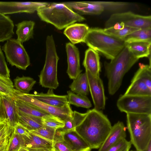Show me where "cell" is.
Here are the masks:
<instances>
[{
    "label": "cell",
    "mask_w": 151,
    "mask_h": 151,
    "mask_svg": "<svg viewBox=\"0 0 151 151\" xmlns=\"http://www.w3.org/2000/svg\"><path fill=\"white\" fill-rule=\"evenodd\" d=\"M13 21L8 16L0 13V42L11 38L14 34Z\"/></svg>",
    "instance_id": "obj_25"
},
{
    "label": "cell",
    "mask_w": 151,
    "mask_h": 151,
    "mask_svg": "<svg viewBox=\"0 0 151 151\" xmlns=\"http://www.w3.org/2000/svg\"><path fill=\"white\" fill-rule=\"evenodd\" d=\"M116 24L139 29L151 28V16L135 14L131 12L113 14L106 22L105 28Z\"/></svg>",
    "instance_id": "obj_9"
},
{
    "label": "cell",
    "mask_w": 151,
    "mask_h": 151,
    "mask_svg": "<svg viewBox=\"0 0 151 151\" xmlns=\"http://www.w3.org/2000/svg\"><path fill=\"white\" fill-rule=\"evenodd\" d=\"M151 42H140L125 44L132 55L139 59L143 57H148L151 54Z\"/></svg>",
    "instance_id": "obj_24"
},
{
    "label": "cell",
    "mask_w": 151,
    "mask_h": 151,
    "mask_svg": "<svg viewBox=\"0 0 151 151\" xmlns=\"http://www.w3.org/2000/svg\"><path fill=\"white\" fill-rule=\"evenodd\" d=\"M68 68L67 70L69 78L74 80L81 73L79 52L78 48L70 42L65 45Z\"/></svg>",
    "instance_id": "obj_14"
},
{
    "label": "cell",
    "mask_w": 151,
    "mask_h": 151,
    "mask_svg": "<svg viewBox=\"0 0 151 151\" xmlns=\"http://www.w3.org/2000/svg\"><path fill=\"white\" fill-rule=\"evenodd\" d=\"M125 95L151 96V90L139 77L134 75Z\"/></svg>",
    "instance_id": "obj_22"
},
{
    "label": "cell",
    "mask_w": 151,
    "mask_h": 151,
    "mask_svg": "<svg viewBox=\"0 0 151 151\" xmlns=\"http://www.w3.org/2000/svg\"><path fill=\"white\" fill-rule=\"evenodd\" d=\"M37 11L41 20L52 24L59 30L85 20L84 17L74 12L63 2L50 4Z\"/></svg>",
    "instance_id": "obj_4"
},
{
    "label": "cell",
    "mask_w": 151,
    "mask_h": 151,
    "mask_svg": "<svg viewBox=\"0 0 151 151\" xmlns=\"http://www.w3.org/2000/svg\"><path fill=\"white\" fill-rule=\"evenodd\" d=\"M14 81L15 89L24 94H29L36 83V81L32 78L23 76L17 77Z\"/></svg>",
    "instance_id": "obj_30"
},
{
    "label": "cell",
    "mask_w": 151,
    "mask_h": 151,
    "mask_svg": "<svg viewBox=\"0 0 151 151\" xmlns=\"http://www.w3.org/2000/svg\"><path fill=\"white\" fill-rule=\"evenodd\" d=\"M132 144L130 141L123 139L110 147L107 151H122L128 148H131Z\"/></svg>",
    "instance_id": "obj_41"
},
{
    "label": "cell",
    "mask_w": 151,
    "mask_h": 151,
    "mask_svg": "<svg viewBox=\"0 0 151 151\" xmlns=\"http://www.w3.org/2000/svg\"><path fill=\"white\" fill-rule=\"evenodd\" d=\"M29 132L53 142L62 137L60 131L58 129H56L44 126Z\"/></svg>",
    "instance_id": "obj_31"
},
{
    "label": "cell",
    "mask_w": 151,
    "mask_h": 151,
    "mask_svg": "<svg viewBox=\"0 0 151 151\" xmlns=\"http://www.w3.org/2000/svg\"><path fill=\"white\" fill-rule=\"evenodd\" d=\"M139 68L135 75L141 78L151 90V68L149 65L139 63Z\"/></svg>",
    "instance_id": "obj_35"
},
{
    "label": "cell",
    "mask_w": 151,
    "mask_h": 151,
    "mask_svg": "<svg viewBox=\"0 0 151 151\" xmlns=\"http://www.w3.org/2000/svg\"><path fill=\"white\" fill-rule=\"evenodd\" d=\"M45 64L39 76V83L42 87L55 89L59 86L57 78V66L59 59L52 35L47 36Z\"/></svg>",
    "instance_id": "obj_6"
},
{
    "label": "cell",
    "mask_w": 151,
    "mask_h": 151,
    "mask_svg": "<svg viewBox=\"0 0 151 151\" xmlns=\"http://www.w3.org/2000/svg\"></svg>",
    "instance_id": "obj_52"
},
{
    "label": "cell",
    "mask_w": 151,
    "mask_h": 151,
    "mask_svg": "<svg viewBox=\"0 0 151 151\" xmlns=\"http://www.w3.org/2000/svg\"><path fill=\"white\" fill-rule=\"evenodd\" d=\"M68 101L69 104L89 109L92 106L91 103L86 96L76 94L70 91H67Z\"/></svg>",
    "instance_id": "obj_33"
},
{
    "label": "cell",
    "mask_w": 151,
    "mask_h": 151,
    "mask_svg": "<svg viewBox=\"0 0 151 151\" xmlns=\"http://www.w3.org/2000/svg\"><path fill=\"white\" fill-rule=\"evenodd\" d=\"M83 65L85 70L88 71L93 76H100L101 65L98 52L90 48L88 49L85 52Z\"/></svg>",
    "instance_id": "obj_21"
},
{
    "label": "cell",
    "mask_w": 151,
    "mask_h": 151,
    "mask_svg": "<svg viewBox=\"0 0 151 151\" xmlns=\"http://www.w3.org/2000/svg\"><path fill=\"white\" fill-rule=\"evenodd\" d=\"M143 151H151V141H150L146 148Z\"/></svg>",
    "instance_id": "obj_46"
},
{
    "label": "cell",
    "mask_w": 151,
    "mask_h": 151,
    "mask_svg": "<svg viewBox=\"0 0 151 151\" xmlns=\"http://www.w3.org/2000/svg\"><path fill=\"white\" fill-rule=\"evenodd\" d=\"M13 132L16 134L23 137H28L29 134V132L19 122L14 127Z\"/></svg>",
    "instance_id": "obj_44"
},
{
    "label": "cell",
    "mask_w": 151,
    "mask_h": 151,
    "mask_svg": "<svg viewBox=\"0 0 151 151\" xmlns=\"http://www.w3.org/2000/svg\"><path fill=\"white\" fill-rule=\"evenodd\" d=\"M130 148H127V149H124L122 151H129Z\"/></svg>",
    "instance_id": "obj_48"
},
{
    "label": "cell",
    "mask_w": 151,
    "mask_h": 151,
    "mask_svg": "<svg viewBox=\"0 0 151 151\" xmlns=\"http://www.w3.org/2000/svg\"><path fill=\"white\" fill-rule=\"evenodd\" d=\"M71 91L77 94L86 96L89 93V88L86 73H81L69 86Z\"/></svg>",
    "instance_id": "obj_27"
},
{
    "label": "cell",
    "mask_w": 151,
    "mask_h": 151,
    "mask_svg": "<svg viewBox=\"0 0 151 151\" xmlns=\"http://www.w3.org/2000/svg\"><path fill=\"white\" fill-rule=\"evenodd\" d=\"M5 122H4L0 123V131L6 124Z\"/></svg>",
    "instance_id": "obj_47"
},
{
    "label": "cell",
    "mask_w": 151,
    "mask_h": 151,
    "mask_svg": "<svg viewBox=\"0 0 151 151\" xmlns=\"http://www.w3.org/2000/svg\"><path fill=\"white\" fill-rule=\"evenodd\" d=\"M116 106L122 112L151 114V96L123 94L118 99Z\"/></svg>",
    "instance_id": "obj_7"
},
{
    "label": "cell",
    "mask_w": 151,
    "mask_h": 151,
    "mask_svg": "<svg viewBox=\"0 0 151 151\" xmlns=\"http://www.w3.org/2000/svg\"><path fill=\"white\" fill-rule=\"evenodd\" d=\"M54 151L53 150H51V151Z\"/></svg>",
    "instance_id": "obj_51"
},
{
    "label": "cell",
    "mask_w": 151,
    "mask_h": 151,
    "mask_svg": "<svg viewBox=\"0 0 151 151\" xmlns=\"http://www.w3.org/2000/svg\"><path fill=\"white\" fill-rule=\"evenodd\" d=\"M7 61L12 66L26 70L30 64L29 56L23 44L17 39L10 38L2 47Z\"/></svg>",
    "instance_id": "obj_8"
},
{
    "label": "cell",
    "mask_w": 151,
    "mask_h": 151,
    "mask_svg": "<svg viewBox=\"0 0 151 151\" xmlns=\"http://www.w3.org/2000/svg\"><path fill=\"white\" fill-rule=\"evenodd\" d=\"M73 118L76 131L91 149L99 148L112 127L107 117L94 108L84 113L73 111Z\"/></svg>",
    "instance_id": "obj_1"
},
{
    "label": "cell",
    "mask_w": 151,
    "mask_h": 151,
    "mask_svg": "<svg viewBox=\"0 0 151 151\" xmlns=\"http://www.w3.org/2000/svg\"><path fill=\"white\" fill-rule=\"evenodd\" d=\"M10 136L4 139L0 143V151H7L9 140Z\"/></svg>",
    "instance_id": "obj_45"
},
{
    "label": "cell",
    "mask_w": 151,
    "mask_h": 151,
    "mask_svg": "<svg viewBox=\"0 0 151 151\" xmlns=\"http://www.w3.org/2000/svg\"><path fill=\"white\" fill-rule=\"evenodd\" d=\"M50 4L40 2L0 1V13L4 15L18 13L31 14Z\"/></svg>",
    "instance_id": "obj_11"
},
{
    "label": "cell",
    "mask_w": 151,
    "mask_h": 151,
    "mask_svg": "<svg viewBox=\"0 0 151 151\" xmlns=\"http://www.w3.org/2000/svg\"><path fill=\"white\" fill-rule=\"evenodd\" d=\"M24 146H21L27 151H54L52 141L49 140L29 132V136H23Z\"/></svg>",
    "instance_id": "obj_15"
},
{
    "label": "cell",
    "mask_w": 151,
    "mask_h": 151,
    "mask_svg": "<svg viewBox=\"0 0 151 151\" xmlns=\"http://www.w3.org/2000/svg\"><path fill=\"white\" fill-rule=\"evenodd\" d=\"M53 90L49 89L47 93L41 92L32 95L39 101L54 107H62L68 103L67 95H56L54 93Z\"/></svg>",
    "instance_id": "obj_20"
},
{
    "label": "cell",
    "mask_w": 151,
    "mask_h": 151,
    "mask_svg": "<svg viewBox=\"0 0 151 151\" xmlns=\"http://www.w3.org/2000/svg\"><path fill=\"white\" fill-rule=\"evenodd\" d=\"M43 126L55 129L62 128L64 126V122L60 118L49 114L41 118Z\"/></svg>",
    "instance_id": "obj_36"
},
{
    "label": "cell",
    "mask_w": 151,
    "mask_h": 151,
    "mask_svg": "<svg viewBox=\"0 0 151 151\" xmlns=\"http://www.w3.org/2000/svg\"><path fill=\"white\" fill-rule=\"evenodd\" d=\"M16 91L10 78L0 76V95H6L14 98Z\"/></svg>",
    "instance_id": "obj_34"
},
{
    "label": "cell",
    "mask_w": 151,
    "mask_h": 151,
    "mask_svg": "<svg viewBox=\"0 0 151 151\" xmlns=\"http://www.w3.org/2000/svg\"><path fill=\"white\" fill-rule=\"evenodd\" d=\"M130 151H137V150H136V151H134V150H131Z\"/></svg>",
    "instance_id": "obj_50"
},
{
    "label": "cell",
    "mask_w": 151,
    "mask_h": 151,
    "mask_svg": "<svg viewBox=\"0 0 151 151\" xmlns=\"http://www.w3.org/2000/svg\"><path fill=\"white\" fill-rule=\"evenodd\" d=\"M35 24L33 21H24L15 24L17 39L23 44L32 38Z\"/></svg>",
    "instance_id": "obj_23"
},
{
    "label": "cell",
    "mask_w": 151,
    "mask_h": 151,
    "mask_svg": "<svg viewBox=\"0 0 151 151\" xmlns=\"http://www.w3.org/2000/svg\"><path fill=\"white\" fill-rule=\"evenodd\" d=\"M64 126L62 128L59 129L63 132L75 130V126L73 118V115L70 116L64 121Z\"/></svg>",
    "instance_id": "obj_42"
},
{
    "label": "cell",
    "mask_w": 151,
    "mask_h": 151,
    "mask_svg": "<svg viewBox=\"0 0 151 151\" xmlns=\"http://www.w3.org/2000/svg\"><path fill=\"white\" fill-rule=\"evenodd\" d=\"M126 46L109 62H105L104 68L108 80V91L114 95L120 88L125 74L138 61Z\"/></svg>",
    "instance_id": "obj_2"
},
{
    "label": "cell",
    "mask_w": 151,
    "mask_h": 151,
    "mask_svg": "<svg viewBox=\"0 0 151 151\" xmlns=\"http://www.w3.org/2000/svg\"><path fill=\"white\" fill-rule=\"evenodd\" d=\"M90 28L85 24L74 23L66 28L64 34L72 44L85 42Z\"/></svg>",
    "instance_id": "obj_18"
},
{
    "label": "cell",
    "mask_w": 151,
    "mask_h": 151,
    "mask_svg": "<svg viewBox=\"0 0 151 151\" xmlns=\"http://www.w3.org/2000/svg\"><path fill=\"white\" fill-rule=\"evenodd\" d=\"M125 44L134 42H151V28L139 29L127 35L123 40Z\"/></svg>",
    "instance_id": "obj_29"
},
{
    "label": "cell",
    "mask_w": 151,
    "mask_h": 151,
    "mask_svg": "<svg viewBox=\"0 0 151 151\" xmlns=\"http://www.w3.org/2000/svg\"><path fill=\"white\" fill-rule=\"evenodd\" d=\"M15 99L17 110L27 115L42 118L49 115L45 111L22 101Z\"/></svg>",
    "instance_id": "obj_28"
},
{
    "label": "cell",
    "mask_w": 151,
    "mask_h": 151,
    "mask_svg": "<svg viewBox=\"0 0 151 151\" xmlns=\"http://www.w3.org/2000/svg\"><path fill=\"white\" fill-rule=\"evenodd\" d=\"M85 72L94 109L100 111L103 110L106 105V97L103 81L100 76L95 77L87 70H85Z\"/></svg>",
    "instance_id": "obj_12"
},
{
    "label": "cell",
    "mask_w": 151,
    "mask_h": 151,
    "mask_svg": "<svg viewBox=\"0 0 151 151\" xmlns=\"http://www.w3.org/2000/svg\"><path fill=\"white\" fill-rule=\"evenodd\" d=\"M24 145L23 137L16 134L13 130L9 139L7 151H18L20 147Z\"/></svg>",
    "instance_id": "obj_37"
},
{
    "label": "cell",
    "mask_w": 151,
    "mask_h": 151,
    "mask_svg": "<svg viewBox=\"0 0 151 151\" xmlns=\"http://www.w3.org/2000/svg\"><path fill=\"white\" fill-rule=\"evenodd\" d=\"M130 142L137 151H143L151 141V114L127 113Z\"/></svg>",
    "instance_id": "obj_5"
},
{
    "label": "cell",
    "mask_w": 151,
    "mask_h": 151,
    "mask_svg": "<svg viewBox=\"0 0 151 151\" xmlns=\"http://www.w3.org/2000/svg\"><path fill=\"white\" fill-rule=\"evenodd\" d=\"M103 29L106 32L123 40L127 35L139 29L116 24L111 27L104 28Z\"/></svg>",
    "instance_id": "obj_32"
},
{
    "label": "cell",
    "mask_w": 151,
    "mask_h": 151,
    "mask_svg": "<svg viewBox=\"0 0 151 151\" xmlns=\"http://www.w3.org/2000/svg\"><path fill=\"white\" fill-rule=\"evenodd\" d=\"M58 129L60 131L63 140L73 151L91 150V149L88 145L75 130L63 132Z\"/></svg>",
    "instance_id": "obj_19"
},
{
    "label": "cell",
    "mask_w": 151,
    "mask_h": 151,
    "mask_svg": "<svg viewBox=\"0 0 151 151\" xmlns=\"http://www.w3.org/2000/svg\"><path fill=\"white\" fill-rule=\"evenodd\" d=\"M18 122L29 132L43 126L41 118L27 115L17 110Z\"/></svg>",
    "instance_id": "obj_26"
},
{
    "label": "cell",
    "mask_w": 151,
    "mask_h": 151,
    "mask_svg": "<svg viewBox=\"0 0 151 151\" xmlns=\"http://www.w3.org/2000/svg\"><path fill=\"white\" fill-rule=\"evenodd\" d=\"M0 119L5 122L13 129L18 123L14 98L0 95Z\"/></svg>",
    "instance_id": "obj_13"
},
{
    "label": "cell",
    "mask_w": 151,
    "mask_h": 151,
    "mask_svg": "<svg viewBox=\"0 0 151 151\" xmlns=\"http://www.w3.org/2000/svg\"><path fill=\"white\" fill-rule=\"evenodd\" d=\"M3 122L0 119V123H1V122Z\"/></svg>",
    "instance_id": "obj_49"
},
{
    "label": "cell",
    "mask_w": 151,
    "mask_h": 151,
    "mask_svg": "<svg viewBox=\"0 0 151 151\" xmlns=\"http://www.w3.org/2000/svg\"><path fill=\"white\" fill-rule=\"evenodd\" d=\"M75 12L80 14L99 15L104 10L101 5L94 1L63 2Z\"/></svg>",
    "instance_id": "obj_16"
},
{
    "label": "cell",
    "mask_w": 151,
    "mask_h": 151,
    "mask_svg": "<svg viewBox=\"0 0 151 151\" xmlns=\"http://www.w3.org/2000/svg\"><path fill=\"white\" fill-rule=\"evenodd\" d=\"M14 98L35 106L50 114L57 116L64 121L73 115V111L68 103L61 107L52 106L37 100L32 94L23 93L17 90Z\"/></svg>",
    "instance_id": "obj_10"
},
{
    "label": "cell",
    "mask_w": 151,
    "mask_h": 151,
    "mask_svg": "<svg viewBox=\"0 0 151 151\" xmlns=\"http://www.w3.org/2000/svg\"><path fill=\"white\" fill-rule=\"evenodd\" d=\"M13 130L6 124L0 131V143L4 139L10 136Z\"/></svg>",
    "instance_id": "obj_43"
},
{
    "label": "cell",
    "mask_w": 151,
    "mask_h": 151,
    "mask_svg": "<svg viewBox=\"0 0 151 151\" xmlns=\"http://www.w3.org/2000/svg\"><path fill=\"white\" fill-rule=\"evenodd\" d=\"M0 76L9 78L10 70L6 62L5 58L0 46Z\"/></svg>",
    "instance_id": "obj_39"
},
{
    "label": "cell",
    "mask_w": 151,
    "mask_h": 151,
    "mask_svg": "<svg viewBox=\"0 0 151 151\" xmlns=\"http://www.w3.org/2000/svg\"><path fill=\"white\" fill-rule=\"evenodd\" d=\"M54 151H73L62 137L54 142Z\"/></svg>",
    "instance_id": "obj_40"
},
{
    "label": "cell",
    "mask_w": 151,
    "mask_h": 151,
    "mask_svg": "<svg viewBox=\"0 0 151 151\" xmlns=\"http://www.w3.org/2000/svg\"><path fill=\"white\" fill-rule=\"evenodd\" d=\"M126 137V128L123 123L118 121L112 126L107 136L98 151H107L110 147Z\"/></svg>",
    "instance_id": "obj_17"
},
{
    "label": "cell",
    "mask_w": 151,
    "mask_h": 151,
    "mask_svg": "<svg viewBox=\"0 0 151 151\" xmlns=\"http://www.w3.org/2000/svg\"><path fill=\"white\" fill-rule=\"evenodd\" d=\"M84 43L108 59L114 58L125 46L124 41L97 27L90 28Z\"/></svg>",
    "instance_id": "obj_3"
},
{
    "label": "cell",
    "mask_w": 151,
    "mask_h": 151,
    "mask_svg": "<svg viewBox=\"0 0 151 151\" xmlns=\"http://www.w3.org/2000/svg\"><path fill=\"white\" fill-rule=\"evenodd\" d=\"M96 3L102 5L105 9L116 11L123 9L129 5L126 2L94 1Z\"/></svg>",
    "instance_id": "obj_38"
}]
</instances>
